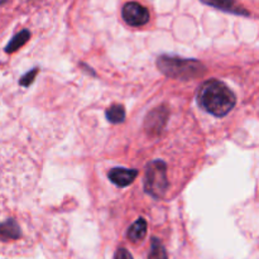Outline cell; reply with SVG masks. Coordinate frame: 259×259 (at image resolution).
I'll return each mask as SVG.
<instances>
[{
  "mask_svg": "<svg viewBox=\"0 0 259 259\" xmlns=\"http://www.w3.org/2000/svg\"><path fill=\"white\" fill-rule=\"evenodd\" d=\"M116 259H133V257H132V254L128 250L124 249V248H120L118 250V253H116Z\"/></svg>",
  "mask_w": 259,
  "mask_h": 259,
  "instance_id": "14",
  "label": "cell"
},
{
  "mask_svg": "<svg viewBox=\"0 0 259 259\" xmlns=\"http://www.w3.org/2000/svg\"><path fill=\"white\" fill-rule=\"evenodd\" d=\"M148 259H167V253L163 244L158 239L153 238L151 244V252H149Z\"/></svg>",
  "mask_w": 259,
  "mask_h": 259,
  "instance_id": "12",
  "label": "cell"
},
{
  "mask_svg": "<svg viewBox=\"0 0 259 259\" xmlns=\"http://www.w3.org/2000/svg\"><path fill=\"white\" fill-rule=\"evenodd\" d=\"M197 103L207 113L214 116H224L237 103L235 94L219 80H207L197 91Z\"/></svg>",
  "mask_w": 259,
  "mask_h": 259,
  "instance_id": "1",
  "label": "cell"
},
{
  "mask_svg": "<svg viewBox=\"0 0 259 259\" xmlns=\"http://www.w3.org/2000/svg\"><path fill=\"white\" fill-rule=\"evenodd\" d=\"M157 67L163 75L179 80H191L205 73V67L196 60L162 55L157 58Z\"/></svg>",
  "mask_w": 259,
  "mask_h": 259,
  "instance_id": "2",
  "label": "cell"
},
{
  "mask_svg": "<svg viewBox=\"0 0 259 259\" xmlns=\"http://www.w3.org/2000/svg\"><path fill=\"white\" fill-rule=\"evenodd\" d=\"M37 73H38V68H33L30 72L25 73V75L22 77V80H20V85H23V86L30 85V83L34 81V77Z\"/></svg>",
  "mask_w": 259,
  "mask_h": 259,
  "instance_id": "13",
  "label": "cell"
},
{
  "mask_svg": "<svg viewBox=\"0 0 259 259\" xmlns=\"http://www.w3.org/2000/svg\"><path fill=\"white\" fill-rule=\"evenodd\" d=\"M7 2H8V0H0V5L4 4V3H7Z\"/></svg>",
  "mask_w": 259,
  "mask_h": 259,
  "instance_id": "15",
  "label": "cell"
},
{
  "mask_svg": "<svg viewBox=\"0 0 259 259\" xmlns=\"http://www.w3.org/2000/svg\"><path fill=\"white\" fill-rule=\"evenodd\" d=\"M201 2L207 5L218 8V9L225 10V12L234 13V14L238 15H249L247 10L240 8L239 5L235 3V0H201Z\"/></svg>",
  "mask_w": 259,
  "mask_h": 259,
  "instance_id": "8",
  "label": "cell"
},
{
  "mask_svg": "<svg viewBox=\"0 0 259 259\" xmlns=\"http://www.w3.org/2000/svg\"><path fill=\"white\" fill-rule=\"evenodd\" d=\"M106 118L113 124L123 123L125 120V109L123 105L115 104L106 110Z\"/></svg>",
  "mask_w": 259,
  "mask_h": 259,
  "instance_id": "11",
  "label": "cell"
},
{
  "mask_svg": "<svg viewBox=\"0 0 259 259\" xmlns=\"http://www.w3.org/2000/svg\"><path fill=\"white\" fill-rule=\"evenodd\" d=\"M137 176H138V171L137 169L123 168V167L110 169L108 174L109 180L119 187H126L129 185H132Z\"/></svg>",
  "mask_w": 259,
  "mask_h": 259,
  "instance_id": "6",
  "label": "cell"
},
{
  "mask_svg": "<svg viewBox=\"0 0 259 259\" xmlns=\"http://www.w3.org/2000/svg\"><path fill=\"white\" fill-rule=\"evenodd\" d=\"M23 233L19 223L15 219L0 222V243H14L22 239Z\"/></svg>",
  "mask_w": 259,
  "mask_h": 259,
  "instance_id": "5",
  "label": "cell"
},
{
  "mask_svg": "<svg viewBox=\"0 0 259 259\" xmlns=\"http://www.w3.org/2000/svg\"><path fill=\"white\" fill-rule=\"evenodd\" d=\"M29 38H30L29 30H27V29L22 30V32H19L18 34H15L14 37L12 38V40L9 42V45L5 47V52L7 53L15 52V51L19 50L22 46H24L25 43L28 42V39H29Z\"/></svg>",
  "mask_w": 259,
  "mask_h": 259,
  "instance_id": "10",
  "label": "cell"
},
{
  "mask_svg": "<svg viewBox=\"0 0 259 259\" xmlns=\"http://www.w3.org/2000/svg\"><path fill=\"white\" fill-rule=\"evenodd\" d=\"M146 234H147V222L143 219V218H141V219L137 220V222L129 228L126 237H128V239L131 240V242L138 243L146 237Z\"/></svg>",
  "mask_w": 259,
  "mask_h": 259,
  "instance_id": "9",
  "label": "cell"
},
{
  "mask_svg": "<svg viewBox=\"0 0 259 259\" xmlns=\"http://www.w3.org/2000/svg\"><path fill=\"white\" fill-rule=\"evenodd\" d=\"M168 187L167 166L163 161H153L147 166L144 189L153 197H162Z\"/></svg>",
  "mask_w": 259,
  "mask_h": 259,
  "instance_id": "3",
  "label": "cell"
},
{
  "mask_svg": "<svg viewBox=\"0 0 259 259\" xmlns=\"http://www.w3.org/2000/svg\"><path fill=\"white\" fill-rule=\"evenodd\" d=\"M121 15L126 24L132 25V27H142L149 22L148 9L136 2L126 3L123 7Z\"/></svg>",
  "mask_w": 259,
  "mask_h": 259,
  "instance_id": "4",
  "label": "cell"
},
{
  "mask_svg": "<svg viewBox=\"0 0 259 259\" xmlns=\"http://www.w3.org/2000/svg\"><path fill=\"white\" fill-rule=\"evenodd\" d=\"M167 118H168V111L166 108L154 109L146 119V128L149 133L158 134L166 125Z\"/></svg>",
  "mask_w": 259,
  "mask_h": 259,
  "instance_id": "7",
  "label": "cell"
}]
</instances>
